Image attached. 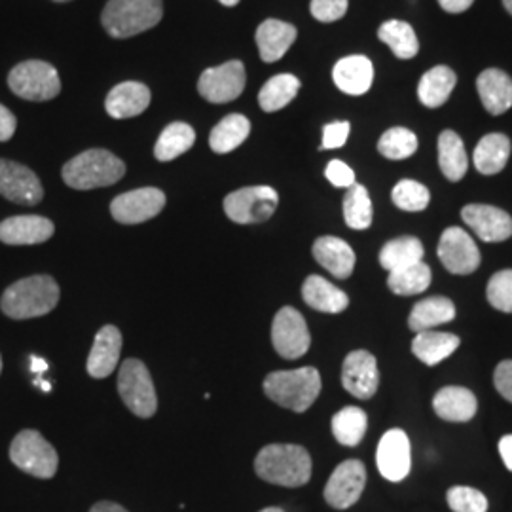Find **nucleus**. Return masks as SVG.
<instances>
[{
  "label": "nucleus",
  "mask_w": 512,
  "mask_h": 512,
  "mask_svg": "<svg viewBox=\"0 0 512 512\" xmlns=\"http://www.w3.org/2000/svg\"><path fill=\"white\" fill-rule=\"evenodd\" d=\"M311 467L308 450L298 444H270L262 448L255 459L256 475L283 488H300L308 484Z\"/></svg>",
  "instance_id": "nucleus-1"
},
{
  "label": "nucleus",
  "mask_w": 512,
  "mask_h": 512,
  "mask_svg": "<svg viewBox=\"0 0 512 512\" xmlns=\"http://www.w3.org/2000/svg\"><path fill=\"white\" fill-rule=\"evenodd\" d=\"M59 302V285L50 275H31L10 285L2 298L0 310L10 319L23 321L54 311Z\"/></svg>",
  "instance_id": "nucleus-2"
},
{
  "label": "nucleus",
  "mask_w": 512,
  "mask_h": 512,
  "mask_svg": "<svg viewBox=\"0 0 512 512\" xmlns=\"http://www.w3.org/2000/svg\"><path fill=\"white\" fill-rule=\"evenodd\" d=\"M264 393L275 404L302 414L321 393V374L313 366L296 370H277L266 376Z\"/></svg>",
  "instance_id": "nucleus-3"
},
{
  "label": "nucleus",
  "mask_w": 512,
  "mask_h": 512,
  "mask_svg": "<svg viewBox=\"0 0 512 512\" xmlns=\"http://www.w3.org/2000/svg\"><path fill=\"white\" fill-rule=\"evenodd\" d=\"M126 164L105 148L86 150L63 165V181L74 190H93L118 183Z\"/></svg>",
  "instance_id": "nucleus-4"
},
{
  "label": "nucleus",
  "mask_w": 512,
  "mask_h": 512,
  "mask_svg": "<svg viewBox=\"0 0 512 512\" xmlns=\"http://www.w3.org/2000/svg\"><path fill=\"white\" fill-rule=\"evenodd\" d=\"M162 18V0H109L101 23L110 37L129 38L156 27Z\"/></svg>",
  "instance_id": "nucleus-5"
},
{
  "label": "nucleus",
  "mask_w": 512,
  "mask_h": 512,
  "mask_svg": "<svg viewBox=\"0 0 512 512\" xmlns=\"http://www.w3.org/2000/svg\"><path fill=\"white\" fill-rule=\"evenodd\" d=\"M8 86L21 99L27 101H50L61 92V80L54 65L31 59L23 61L8 74Z\"/></svg>",
  "instance_id": "nucleus-6"
},
{
  "label": "nucleus",
  "mask_w": 512,
  "mask_h": 512,
  "mask_svg": "<svg viewBox=\"0 0 512 512\" xmlns=\"http://www.w3.org/2000/svg\"><path fill=\"white\" fill-rule=\"evenodd\" d=\"M118 391L129 412L139 418H152L158 410V397L152 376L145 363L139 359H128L118 372Z\"/></svg>",
  "instance_id": "nucleus-7"
},
{
  "label": "nucleus",
  "mask_w": 512,
  "mask_h": 512,
  "mask_svg": "<svg viewBox=\"0 0 512 512\" xmlns=\"http://www.w3.org/2000/svg\"><path fill=\"white\" fill-rule=\"evenodd\" d=\"M10 459L23 473L37 478H54L59 465L54 446L35 429H25L12 440Z\"/></svg>",
  "instance_id": "nucleus-8"
},
{
  "label": "nucleus",
  "mask_w": 512,
  "mask_h": 512,
  "mask_svg": "<svg viewBox=\"0 0 512 512\" xmlns=\"http://www.w3.org/2000/svg\"><path fill=\"white\" fill-rule=\"evenodd\" d=\"M279 194L272 186H247L224 198V213L236 224H258L272 219Z\"/></svg>",
  "instance_id": "nucleus-9"
},
{
  "label": "nucleus",
  "mask_w": 512,
  "mask_h": 512,
  "mask_svg": "<svg viewBox=\"0 0 512 512\" xmlns=\"http://www.w3.org/2000/svg\"><path fill=\"white\" fill-rule=\"evenodd\" d=\"M272 344L283 359H300L311 346L310 330L304 315L291 306L277 311L272 325Z\"/></svg>",
  "instance_id": "nucleus-10"
},
{
  "label": "nucleus",
  "mask_w": 512,
  "mask_h": 512,
  "mask_svg": "<svg viewBox=\"0 0 512 512\" xmlns=\"http://www.w3.org/2000/svg\"><path fill=\"white\" fill-rule=\"evenodd\" d=\"M245 82H247L245 65L238 59H234V61L222 63L219 67L203 71L198 82V92L205 101L222 105V103L236 101L245 90Z\"/></svg>",
  "instance_id": "nucleus-11"
},
{
  "label": "nucleus",
  "mask_w": 512,
  "mask_h": 512,
  "mask_svg": "<svg viewBox=\"0 0 512 512\" xmlns=\"http://www.w3.org/2000/svg\"><path fill=\"white\" fill-rule=\"evenodd\" d=\"M365 486V463L359 459H348L340 463L330 475L325 486V501L332 509L346 511L361 499Z\"/></svg>",
  "instance_id": "nucleus-12"
},
{
  "label": "nucleus",
  "mask_w": 512,
  "mask_h": 512,
  "mask_svg": "<svg viewBox=\"0 0 512 512\" xmlns=\"http://www.w3.org/2000/svg\"><path fill=\"white\" fill-rule=\"evenodd\" d=\"M164 207V192L148 186L116 196L110 203V215L120 224H141L158 217Z\"/></svg>",
  "instance_id": "nucleus-13"
},
{
  "label": "nucleus",
  "mask_w": 512,
  "mask_h": 512,
  "mask_svg": "<svg viewBox=\"0 0 512 512\" xmlns=\"http://www.w3.org/2000/svg\"><path fill=\"white\" fill-rule=\"evenodd\" d=\"M437 253L442 266L450 274H473L480 266V251L476 247L475 239L458 226L446 228L442 232Z\"/></svg>",
  "instance_id": "nucleus-14"
},
{
  "label": "nucleus",
  "mask_w": 512,
  "mask_h": 512,
  "mask_svg": "<svg viewBox=\"0 0 512 512\" xmlns=\"http://www.w3.org/2000/svg\"><path fill=\"white\" fill-rule=\"evenodd\" d=\"M0 196L19 205H37L44 198V188L33 169L0 158Z\"/></svg>",
  "instance_id": "nucleus-15"
},
{
  "label": "nucleus",
  "mask_w": 512,
  "mask_h": 512,
  "mask_svg": "<svg viewBox=\"0 0 512 512\" xmlns=\"http://www.w3.org/2000/svg\"><path fill=\"white\" fill-rule=\"evenodd\" d=\"M342 385L348 393L361 401L372 399L380 385L376 357L366 349L351 351L342 366Z\"/></svg>",
  "instance_id": "nucleus-16"
},
{
  "label": "nucleus",
  "mask_w": 512,
  "mask_h": 512,
  "mask_svg": "<svg viewBox=\"0 0 512 512\" xmlns=\"http://www.w3.org/2000/svg\"><path fill=\"white\" fill-rule=\"evenodd\" d=\"M461 219L486 243H501L512 238L511 215L494 205H465L461 211Z\"/></svg>",
  "instance_id": "nucleus-17"
},
{
  "label": "nucleus",
  "mask_w": 512,
  "mask_h": 512,
  "mask_svg": "<svg viewBox=\"0 0 512 512\" xmlns=\"http://www.w3.org/2000/svg\"><path fill=\"white\" fill-rule=\"evenodd\" d=\"M376 465L380 475L389 482H401L410 473V440L403 429L387 431L376 450Z\"/></svg>",
  "instance_id": "nucleus-18"
},
{
  "label": "nucleus",
  "mask_w": 512,
  "mask_h": 512,
  "mask_svg": "<svg viewBox=\"0 0 512 512\" xmlns=\"http://www.w3.org/2000/svg\"><path fill=\"white\" fill-rule=\"evenodd\" d=\"M54 222L38 215H19L0 222V241L6 245H38L54 236Z\"/></svg>",
  "instance_id": "nucleus-19"
},
{
  "label": "nucleus",
  "mask_w": 512,
  "mask_h": 512,
  "mask_svg": "<svg viewBox=\"0 0 512 512\" xmlns=\"http://www.w3.org/2000/svg\"><path fill=\"white\" fill-rule=\"evenodd\" d=\"M122 351V332L114 325H107L95 334L92 353L88 357V374L92 378H107L120 361Z\"/></svg>",
  "instance_id": "nucleus-20"
},
{
  "label": "nucleus",
  "mask_w": 512,
  "mask_h": 512,
  "mask_svg": "<svg viewBox=\"0 0 512 512\" xmlns=\"http://www.w3.org/2000/svg\"><path fill=\"white\" fill-rule=\"evenodd\" d=\"M296 27L281 19H266L256 29V46L264 63H275L289 52L296 40Z\"/></svg>",
  "instance_id": "nucleus-21"
},
{
  "label": "nucleus",
  "mask_w": 512,
  "mask_h": 512,
  "mask_svg": "<svg viewBox=\"0 0 512 512\" xmlns=\"http://www.w3.org/2000/svg\"><path fill=\"white\" fill-rule=\"evenodd\" d=\"M332 78L340 92L365 95L374 82V65L365 55H349L334 65Z\"/></svg>",
  "instance_id": "nucleus-22"
},
{
  "label": "nucleus",
  "mask_w": 512,
  "mask_h": 512,
  "mask_svg": "<svg viewBox=\"0 0 512 512\" xmlns=\"http://www.w3.org/2000/svg\"><path fill=\"white\" fill-rule=\"evenodd\" d=\"M433 408L440 420L465 423L475 418L478 403L471 389L459 387V385H448V387H442L433 397Z\"/></svg>",
  "instance_id": "nucleus-23"
},
{
  "label": "nucleus",
  "mask_w": 512,
  "mask_h": 512,
  "mask_svg": "<svg viewBox=\"0 0 512 512\" xmlns=\"http://www.w3.org/2000/svg\"><path fill=\"white\" fill-rule=\"evenodd\" d=\"M150 105V90L141 82H124L110 90L105 101V109L112 118L126 120L139 116Z\"/></svg>",
  "instance_id": "nucleus-24"
},
{
  "label": "nucleus",
  "mask_w": 512,
  "mask_h": 512,
  "mask_svg": "<svg viewBox=\"0 0 512 512\" xmlns=\"http://www.w3.org/2000/svg\"><path fill=\"white\" fill-rule=\"evenodd\" d=\"M315 260L338 279H348L355 270V253L344 239L323 236L313 243Z\"/></svg>",
  "instance_id": "nucleus-25"
},
{
  "label": "nucleus",
  "mask_w": 512,
  "mask_h": 512,
  "mask_svg": "<svg viewBox=\"0 0 512 512\" xmlns=\"http://www.w3.org/2000/svg\"><path fill=\"white\" fill-rule=\"evenodd\" d=\"M476 90L482 99L484 109L490 114L499 116L512 107L511 76L499 69H488L478 76Z\"/></svg>",
  "instance_id": "nucleus-26"
},
{
  "label": "nucleus",
  "mask_w": 512,
  "mask_h": 512,
  "mask_svg": "<svg viewBox=\"0 0 512 512\" xmlns=\"http://www.w3.org/2000/svg\"><path fill=\"white\" fill-rule=\"evenodd\" d=\"M302 298L311 310L323 313H342L349 306L348 294L321 275H308L302 285Z\"/></svg>",
  "instance_id": "nucleus-27"
},
{
  "label": "nucleus",
  "mask_w": 512,
  "mask_h": 512,
  "mask_svg": "<svg viewBox=\"0 0 512 512\" xmlns=\"http://www.w3.org/2000/svg\"><path fill=\"white\" fill-rule=\"evenodd\" d=\"M456 317V306L446 296H429L420 300L408 317V327L416 334L423 330H435L439 325L450 323Z\"/></svg>",
  "instance_id": "nucleus-28"
},
{
  "label": "nucleus",
  "mask_w": 512,
  "mask_h": 512,
  "mask_svg": "<svg viewBox=\"0 0 512 512\" xmlns=\"http://www.w3.org/2000/svg\"><path fill=\"white\" fill-rule=\"evenodd\" d=\"M461 340L456 334L437 332V330H423L412 342V353L420 359L423 365L437 366L446 357H450L459 348Z\"/></svg>",
  "instance_id": "nucleus-29"
},
{
  "label": "nucleus",
  "mask_w": 512,
  "mask_h": 512,
  "mask_svg": "<svg viewBox=\"0 0 512 512\" xmlns=\"http://www.w3.org/2000/svg\"><path fill=\"white\" fill-rule=\"evenodd\" d=\"M456 82H458V78L450 67H446V65L433 67L431 71H427L421 76L420 86H418L421 105H425L429 109H439L454 92Z\"/></svg>",
  "instance_id": "nucleus-30"
},
{
  "label": "nucleus",
  "mask_w": 512,
  "mask_h": 512,
  "mask_svg": "<svg viewBox=\"0 0 512 512\" xmlns=\"http://www.w3.org/2000/svg\"><path fill=\"white\" fill-rule=\"evenodd\" d=\"M511 156V141L503 133H490L476 145L475 167L482 175H497L505 169Z\"/></svg>",
  "instance_id": "nucleus-31"
},
{
  "label": "nucleus",
  "mask_w": 512,
  "mask_h": 512,
  "mask_svg": "<svg viewBox=\"0 0 512 512\" xmlns=\"http://www.w3.org/2000/svg\"><path fill=\"white\" fill-rule=\"evenodd\" d=\"M439 165L442 175L452 183L461 181L469 169V158H467L465 145L458 133L452 129H446L440 133Z\"/></svg>",
  "instance_id": "nucleus-32"
},
{
  "label": "nucleus",
  "mask_w": 512,
  "mask_h": 512,
  "mask_svg": "<svg viewBox=\"0 0 512 512\" xmlns=\"http://www.w3.org/2000/svg\"><path fill=\"white\" fill-rule=\"evenodd\" d=\"M251 133V122L243 114H228L209 135V147L217 154H228L241 147Z\"/></svg>",
  "instance_id": "nucleus-33"
},
{
  "label": "nucleus",
  "mask_w": 512,
  "mask_h": 512,
  "mask_svg": "<svg viewBox=\"0 0 512 512\" xmlns=\"http://www.w3.org/2000/svg\"><path fill=\"white\" fill-rule=\"evenodd\" d=\"M196 143V131L192 126L184 122H173L160 133L156 147H154V156L160 162H171L184 152H188Z\"/></svg>",
  "instance_id": "nucleus-34"
},
{
  "label": "nucleus",
  "mask_w": 512,
  "mask_h": 512,
  "mask_svg": "<svg viewBox=\"0 0 512 512\" xmlns=\"http://www.w3.org/2000/svg\"><path fill=\"white\" fill-rule=\"evenodd\" d=\"M300 90V80L294 74L283 73L272 76L258 93V103L264 112L285 109Z\"/></svg>",
  "instance_id": "nucleus-35"
},
{
  "label": "nucleus",
  "mask_w": 512,
  "mask_h": 512,
  "mask_svg": "<svg viewBox=\"0 0 512 512\" xmlns=\"http://www.w3.org/2000/svg\"><path fill=\"white\" fill-rule=\"evenodd\" d=\"M423 245L414 236H403V238L387 241L380 251V264L387 272L401 270L404 266L416 264L423 260Z\"/></svg>",
  "instance_id": "nucleus-36"
},
{
  "label": "nucleus",
  "mask_w": 512,
  "mask_h": 512,
  "mask_svg": "<svg viewBox=\"0 0 512 512\" xmlns=\"http://www.w3.org/2000/svg\"><path fill=\"white\" fill-rule=\"evenodd\" d=\"M378 38L387 44L391 48V52L399 59H412L420 52L418 37H416L412 25L406 21H399V19L385 21L378 29Z\"/></svg>",
  "instance_id": "nucleus-37"
},
{
  "label": "nucleus",
  "mask_w": 512,
  "mask_h": 512,
  "mask_svg": "<svg viewBox=\"0 0 512 512\" xmlns=\"http://www.w3.org/2000/svg\"><path fill=\"white\" fill-rule=\"evenodd\" d=\"M330 427H332L334 439L338 440L342 446L353 448L365 439L368 418L365 410L357 406H346L334 414Z\"/></svg>",
  "instance_id": "nucleus-38"
},
{
  "label": "nucleus",
  "mask_w": 512,
  "mask_h": 512,
  "mask_svg": "<svg viewBox=\"0 0 512 512\" xmlns=\"http://www.w3.org/2000/svg\"><path fill=\"white\" fill-rule=\"evenodd\" d=\"M429 285H431V268L423 260L404 266L401 270L389 272L387 277V287L391 289V293L399 296L423 293L429 289Z\"/></svg>",
  "instance_id": "nucleus-39"
},
{
  "label": "nucleus",
  "mask_w": 512,
  "mask_h": 512,
  "mask_svg": "<svg viewBox=\"0 0 512 512\" xmlns=\"http://www.w3.org/2000/svg\"><path fill=\"white\" fill-rule=\"evenodd\" d=\"M344 219L353 230H366L372 224V202L363 184H353L344 196Z\"/></svg>",
  "instance_id": "nucleus-40"
},
{
  "label": "nucleus",
  "mask_w": 512,
  "mask_h": 512,
  "mask_svg": "<svg viewBox=\"0 0 512 512\" xmlns=\"http://www.w3.org/2000/svg\"><path fill=\"white\" fill-rule=\"evenodd\" d=\"M378 150L387 160H406L418 150V137L410 129H387L378 141Z\"/></svg>",
  "instance_id": "nucleus-41"
},
{
  "label": "nucleus",
  "mask_w": 512,
  "mask_h": 512,
  "mask_svg": "<svg viewBox=\"0 0 512 512\" xmlns=\"http://www.w3.org/2000/svg\"><path fill=\"white\" fill-rule=\"evenodd\" d=\"M391 200L401 209L408 213H418L423 211L429 202H431V194L427 190V186L418 183V181H410L404 179L395 184L393 192H391Z\"/></svg>",
  "instance_id": "nucleus-42"
},
{
  "label": "nucleus",
  "mask_w": 512,
  "mask_h": 512,
  "mask_svg": "<svg viewBox=\"0 0 512 512\" xmlns=\"http://www.w3.org/2000/svg\"><path fill=\"white\" fill-rule=\"evenodd\" d=\"M486 296L490 306L503 313H512V270H501L488 281Z\"/></svg>",
  "instance_id": "nucleus-43"
},
{
  "label": "nucleus",
  "mask_w": 512,
  "mask_h": 512,
  "mask_svg": "<svg viewBox=\"0 0 512 512\" xmlns=\"http://www.w3.org/2000/svg\"><path fill=\"white\" fill-rule=\"evenodd\" d=\"M448 507L454 512H486L488 499L482 492L469 486H454L446 494Z\"/></svg>",
  "instance_id": "nucleus-44"
},
{
  "label": "nucleus",
  "mask_w": 512,
  "mask_h": 512,
  "mask_svg": "<svg viewBox=\"0 0 512 512\" xmlns=\"http://www.w3.org/2000/svg\"><path fill=\"white\" fill-rule=\"evenodd\" d=\"M348 0H311V16L323 23L344 18L348 12Z\"/></svg>",
  "instance_id": "nucleus-45"
},
{
  "label": "nucleus",
  "mask_w": 512,
  "mask_h": 512,
  "mask_svg": "<svg viewBox=\"0 0 512 512\" xmlns=\"http://www.w3.org/2000/svg\"><path fill=\"white\" fill-rule=\"evenodd\" d=\"M349 122H332L323 128V145L321 150L344 147L348 143Z\"/></svg>",
  "instance_id": "nucleus-46"
},
{
  "label": "nucleus",
  "mask_w": 512,
  "mask_h": 512,
  "mask_svg": "<svg viewBox=\"0 0 512 512\" xmlns=\"http://www.w3.org/2000/svg\"><path fill=\"white\" fill-rule=\"evenodd\" d=\"M325 177L336 188H351L355 184L353 169L348 164H344L342 160H332L325 169Z\"/></svg>",
  "instance_id": "nucleus-47"
},
{
  "label": "nucleus",
  "mask_w": 512,
  "mask_h": 512,
  "mask_svg": "<svg viewBox=\"0 0 512 512\" xmlns=\"http://www.w3.org/2000/svg\"><path fill=\"white\" fill-rule=\"evenodd\" d=\"M495 389L499 395L512 403V361H503L499 363L494 372Z\"/></svg>",
  "instance_id": "nucleus-48"
},
{
  "label": "nucleus",
  "mask_w": 512,
  "mask_h": 512,
  "mask_svg": "<svg viewBox=\"0 0 512 512\" xmlns=\"http://www.w3.org/2000/svg\"><path fill=\"white\" fill-rule=\"evenodd\" d=\"M16 128H18V120L12 114V110L0 105V143L10 141L16 133Z\"/></svg>",
  "instance_id": "nucleus-49"
},
{
  "label": "nucleus",
  "mask_w": 512,
  "mask_h": 512,
  "mask_svg": "<svg viewBox=\"0 0 512 512\" xmlns=\"http://www.w3.org/2000/svg\"><path fill=\"white\" fill-rule=\"evenodd\" d=\"M475 0H439L440 8L448 14H461L473 6Z\"/></svg>",
  "instance_id": "nucleus-50"
},
{
  "label": "nucleus",
  "mask_w": 512,
  "mask_h": 512,
  "mask_svg": "<svg viewBox=\"0 0 512 512\" xmlns=\"http://www.w3.org/2000/svg\"><path fill=\"white\" fill-rule=\"evenodd\" d=\"M499 454L505 463V467L512 473V435H505L499 440Z\"/></svg>",
  "instance_id": "nucleus-51"
},
{
  "label": "nucleus",
  "mask_w": 512,
  "mask_h": 512,
  "mask_svg": "<svg viewBox=\"0 0 512 512\" xmlns=\"http://www.w3.org/2000/svg\"><path fill=\"white\" fill-rule=\"evenodd\" d=\"M90 512H128L122 505L118 503H112V501H101V503H95Z\"/></svg>",
  "instance_id": "nucleus-52"
},
{
  "label": "nucleus",
  "mask_w": 512,
  "mask_h": 512,
  "mask_svg": "<svg viewBox=\"0 0 512 512\" xmlns=\"http://www.w3.org/2000/svg\"><path fill=\"white\" fill-rule=\"evenodd\" d=\"M31 363H33V370L35 372H46V368H48V363L44 361V359H40V357H31Z\"/></svg>",
  "instance_id": "nucleus-53"
},
{
  "label": "nucleus",
  "mask_w": 512,
  "mask_h": 512,
  "mask_svg": "<svg viewBox=\"0 0 512 512\" xmlns=\"http://www.w3.org/2000/svg\"><path fill=\"white\" fill-rule=\"evenodd\" d=\"M37 385H40L44 391H52V385L48 384V382H44V380H38Z\"/></svg>",
  "instance_id": "nucleus-54"
},
{
  "label": "nucleus",
  "mask_w": 512,
  "mask_h": 512,
  "mask_svg": "<svg viewBox=\"0 0 512 512\" xmlns=\"http://www.w3.org/2000/svg\"><path fill=\"white\" fill-rule=\"evenodd\" d=\"M220 4H224V6H236L239 4V0H219Z\"/></svg>",
  "instance_id": "nucleus-55"
},
{
  "label": "nucleus",
  "mask_w": 512,
  "mask_h": 512,
  "mask_svg": "<svg viewBox=\"0 0 512 512\" xmlns=\"http://www.w3.org/2000/svg\"><path fill=\"white\" fill-rule=\"evenodd\" d=\"M503 4H505V8H507V12L512 16V0H503Z\"/></svg>",
  "instance_id": "nucleus-56"
},
{
  "label": "nucleus",
  "mask_w": 512,
  "mask_h": 512,
  "mask_svg": "<svg viewBox=\"0 0 512 512\" xmlns=\"http://www.w3.org/2000/svg\"><path fill=\"white\" fill-rule=\"evenodd\" d=\"M260 512H285L283 509H279V507H268V509H264V511Z\"/></svg>",
  "instance_id": "nucleus-57"
},
{
  "label": "nucleus",
  "mask_w": 512,
  "mask_h": 512,
  "mask_svg": "<svg viewBox=\"0 0 512 512\" xmlns=\"http://www.w3.org/2000/svg\"><path fill=\"white\" fill-rule=\"evenodd\" d=\"M0 372H2V357H0Z\"/></svg>",
  "instance_id": "nucleus-58"
},
{
  "label": "nucleus",
  "mask_w": 512,
  "mask_h": 512,
  "mask_svg": "<svg viewBox=\"0 0 512 512\" xmlns=\"http://www.w3.org/2000/svg\"><path fill=\"white\" fill-rule=\"evenodd\" d=\"M54 2H69V0H54Z\"/></svg>",
  "instance_id": "nucleus-59"
}]
</instances>
